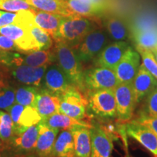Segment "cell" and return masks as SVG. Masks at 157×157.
Wrapping results in <instances>:
<instances>
[{
  "instance_id": "1f68e13d",
  "label": "cell",
  "mask_w": 157,
  "mask_h": 157,
  "mask_svg": "<svg viewBox=\"0 0 157 157\" xmlns=\"http://www.w3.org/2000/svg\"><path fill=\"white\" fill-rule=\"evenodd\" d=\"M136 50L140 54L143 66L157 79V60L152 51L140 47H136Z\"/></svg>"
},
{
  "instance_id": "9a60e30c",
  "label": "cell",
  "mask_w": 157,
  "mask_h": 157,
  "mask_svg": "<svg viewBox=\"0 0 157 157\" xmlns=\"http://www.w3.org/2000/svg\"><path fill=\"white\" fill-rule=\"evenodd\" d=\"M132 84L135 101L136 103H138L157 87V79L141 63Z\"/></svg>"
},
{
  "instance_id": "836d02e7",
  "label": "cell",
  "mask_w": 157,
  "mask_h": 157,
  "mask_svg": "<svg viewBox=\"0 0 157 157\" xmlns=\"http://www.w3.org/2000/svg\"><path fill=\"white\" fill-rule=\"evenodd\" d=\"M25 0H0V10L8 12H17L25 10H33Z\"/></svg>"
},
{
  "instance_id": "484cf974",
  "label": "cell",
  "mask_w": 157,
  "mask_h": 157,
  "mask_svg": "<svg viewBox=\"0 0 157 157\" xmlns=\"http://www.w3.org/2000/svg\"><path fill=\"white\" fill-rule=\"evenodd\" d=\"M35 9L56 13L63 16L74 15L68 9L65 0H25Z\"/></svg>"
},
{
  "instance_id": "3957f363",
  "label": "cell",
  "mask_w": 157,
  "mask_h": 157,
  "mask_svg": "<svg viewBox=\"0 0 157 157\" xmlns=\"http://www.w3.org/2000/svg\"><path fill=\"white\" fill-rule=\"evenodd\" d=\"M108 33L101 29H94L73 47L80 61L87 62L98 56L109 44Z\"/></svg>"
},
{
  "instance_id": "ba28073f",
  "label": "cell",
  "mask_w": 157,
  "mask_h": 157,
  "mask_svg": "<svg viewBox=\"0 0 157 157\" xmlns=\"http://www.w3.org/2000/svg\"><path fill=\"white\" fill-rule=\"evenodd\" d=\"M90 109L102 117H117V104L114 89L101 90L92 92L89 98Z\"/></svg>"
},
{
  "instance_id": "277c9868",
  "label": "cell",
  "mask_w": 157,
  "mask_h": 157,
  "mask_svg": "<svg viewBox=\"0 0 157 157\" xmlns=\"http://www.w3.org/2000/svg\"><path fill=\"white\" fill-rule=\"evenodd\" d=\"M60 112L76 119L84 120L86 107L89 104L79 89L71 85L65 93L60 96Z\"/></svg>"
},
{
  "instance_id": "2e32d148",
  "label": "cell",
  "mask_w": 157,
  "mask_h": 157,
  "mask_svg": "<svg viewBox=\"0 0 157 157\" xmlns=\"http://www.w3.org/2000/svg\"><path fill=\"white\" fill-rule=\"evenodd\" d=\"M48 66L33 67L26 65L14 66H12V75L15 79L21 83L26 85L39 87L42 82Z\"/></svg>"
},
{
  "instance_id": "603a6c76",
  "label": "cell",
  "mask_w": 157,
  "mask_h": 157,
  "mask_svg": "<svg viewBox=\"0 0 157 157\" xmlns=\"http://www.w3.org/2000/svg\"><path fill=\"white\" fill-rule=\"evenodd\" d=\"M34 9L17 12H8L0 10V27L10 24L29 26L34 23Z\"/></svg>"
},
{
  "instance_id": "d590c367",
  "label": "cell",
  "mask_w": 157,
  "mask_h": 157,
  "mask_svg": "<svg viewBox=\"0 0 157 157\" xmlns=\"http://www.w3.org/2000/svg\"><path fill=\"white\" fill-rule=\"evenodd\" d=\"M147 109L149 116L157 117V87L147 96Z\"/></svg>"
},
{
  "instance_id": "ab89813d",
  "label": "cell",
  "mask_w": 157,
  "mask_h": 157,
  "mask_svg": "<svg viewBox=\"0 0 157 157\" xmlns=\"http://www.w3.org/2000/svg\"><path fill=\"white\" fill-rule=\"evenodd\" d=\"M2 146V143H1V138H0V148H1Z\"/></svg>"
},
{
  "instance_id": "5b68a950",
  "label": "cell",
  "mask_w": 157,
  "mask_h": 157,
  "mask_svg": "<svg viewBox=\"0 0 157 157\" xmlns=\"http://www.w3.org/2000/svg\"><path fill=\"white\" fill-rule=\"evenodd\" d=\"M119 83L115 71L110 68L98 66L84 72V89L92 92L114 89Z\"/></svg>"
},
{
  "instance_id": "d6a6232c",
  "label": "cell",
  "mask_w": 157,
  "mask_h": 157,
  "mask_svg": "<svg viewBox=\"0 0 157 157\" xmlns=\"http://www.w3.org/2000/svg\"><path fill=\"white\" fill-rule=\"evenodd\" d=\"M13 135V121L10 115L0 111V138L2 141L8 140Z\"/></svg>"
},
{
  "instance_id": "52a82bcc",
  "label": "cell",
  "mask_w": 157,
  "mask_h": 157,
  "mask_svg": "<svg viewBox=\"0 0 157 157\" xmlns=\"http://www.w3.org/2000/svg\"><path fill=\"white\" fill-rule=\"evenodd\" d=\"M31 25L25 26L18 24L5 25L0 27V34L13 39L23 53L31 52L39 50L38 44L31 34Z\"/></svg>"
},
{
  "instance_id": "4dcf8cb0",
  "label": "cell",
  "mask_w": 157,
  "mask_h": 157,
  "mask_svg": "<svg viewBox=\"0 0 157 157\" xmlns=\"http://www.w3.org/2000/svg\"><path fill=\"white\" fill-rule=\"evenodd\" d=\"M30 31L38 44L39 50H49L52 47V36L46 31L35 24V23L31 25Z\"/></svg>"
},
{
  "instance_id": "d4e9b609",
  "label": "cell",
  "mask_w": 157,
  "mask_h": 157,
  "mask_svg": "<svg viewBox=\"0 0 157 157\" xmlns=\"http://www.w3.org/2000/svg\"><path fill=\"white\" fill-rule=\"evenodd\" d=\"M72 14L84 17H94L99 15L105 8L92 2L90 0H65Z\"/></svg>"
},
{
  "instance_id": "ac0fdd59",
  "label": "cell",
  "mask_w": 157,
  "mask_h": 157,
  "mask_svg": "<svg viewBox=\"0 0 157 157\" xmlns=\"http://www.w3.org/2000/svg\"><path fill=\"white\" fill-rule=\"evenodd\" d=\"M60 96L55 95L50 91H41L38 93L34 108L37 110L42 119L54 113L60 112Z\"/></svg>"
},
{
  "instance_id": "cb8c5ba5",
  "label": "cell",
  "mask_w": 157,
  "mask_h": 157,
  "mask_svg": "<svg viewBox=\"0 0 157 157\" xmlns=\"http://www.w3.org/2000/svg\"><path fill=\"white\" fill-rule=\"evenodd\" d=\"M51 155L60 157H71L75 156L74 143L70 129H63L55 141Z\"/></svg>"
},
{
  "instance_id": "7402d4cb",
  "label": "cell",
  "mask_w": 157,
  "mask_h": 157,
  "mask_svg": "<svg viewBox=\"0 0 157 157\" xmlns=\"http://www.w3.org/2000/svg\"><path fill=\"white\" fill-rule=\"evenodd\" d=\"M105 27L109 36L113 41H125L130 35L127 23L117 15L108 17L105 21Z\"/></svg>"
},
{
  "instance_id": "5bb4252c",
  "label": "cell",
  "mask_w": 157,
  "mask_h": 157,
  "mask_svg": "<svg viewBox=\"0 0 157 157\" xmlns=\"http://www.w3.org/2000/svg\"><path fill=\"white\" fill-rule=\"evenodd\" d=\"M56 56L49 50H39L31 52L26 56H21L18 53H13L11 60L10 66H26L33 67H41V66H48L53 62Z\"/></svg>"
},
{
  "instance_id": "9c48e42d",
  "label": "cell",
  "mask_w": 157,
  "mask_h": 157,
  "mask_svg": "<svg viewBox=\"0 0 157 157\" xmlns=\"http://www.w3.org/2000/svg\"><path fill=\"white\" fill-rule=\"evenodd\" d=\"M140 64V56L139 52L129 46L114 68L119 83L132 82Z\"/></svg>"
},
{
  "instance_id": "7c38bea8",
  "label": "cell",
  "mask_w": 157,
  "mask_h": 157,
  "mask_svg": "<svg viewBox=\"0 0 157 157\" xmlns=\"http://www.w3.org/2000/svg\"><path fill=\"white\" fill-rule=\"evenodd\" d=\"M93 157H109L113 150V137L101 127L90 128Z\"/></svg>"
},
{
  "instance_id": "8992f818",
  "label": "cell",
  "mask_w": 157,
  "mask_h": 157,
  "mask_svg": "<svg viewBox=\"0 0 157 157\" xmlns=\"http://www.w3.org/2000/svg\"><path fill=\"white\" fill-rule=\"evenodd\" d=\"M114 95L117 118L121 121H129L137 104L132 82L118 84L114 88Z\"/></svg>"
},
{
  "instance_id": "f1b7e54d",
  "label": "cell",
  "mask_w": 157,
  "mask_h": 157,
  "mask_svg": "<svg viewBox=\"0 0 157 157\" xmlns=\"http://www.w3.org/2000/svg\"><path fill=\"white\" fill-rule=\"evenodd\" d=\"M17 136L14 140L15 146L27 151L35 148L38 137V124L28 127Z\"/></svg>"
},
{
  "instance_id": "4fadbf2b",
  "label": "cell",
  "mask_w": 157,
  "mask_h": 157,
  "mask_svg": "<svg viewBox=\"0 0 157 157\" xmlns=\"http://www.w3.org/2000/svg\"><path fill=\"white\" fill-rule=\"evenodd\" d=\"M44 82L48 91L58 96L63 95L73 85L58 65H52L47 68Z\"/></svg>"
},
{
  "instance_id": "8d00e7d4",
  "label": "cell",
  "mask_w": 157,
  "mask_h": 157,
  "mask_svg": "<svg viewBox=\"0 0 157 157\" xmlns=\"http://www.w3.org/2000/svg\"><path fill=\"white\" fill-rule=\"evenodd\" d=\"M0 50L17 51L21 52V50L13 39L2 34H0Z\"/></svg>"
},
{
  "instance_id": "ffe728a7",
  "label": "cell",
  "mask_w": 157,
  "mask_h": 157,
  "mask_svg": "<svg viewBox=\"0 0 157 157\" xmlns=\"http://www.w3.org/2000/svg\"><path fill=\"white\" fill-rule=\"evenodd\" d=\"M72 133L74 143L75 156L78 157L91 156V135L90 128L77 126L70 129Z\"/></svg>"
},
{
  "instance_id": "44dd1931",
  "label": "cell",
  "mask_w": 157,
  "mask_h": 157,
  "mask_svg": "<svg viewBox=\"0 0 157 157\" xmlns=\"http://www.w3.org/2000/svg\"><path fill=\"white\" fill-rule=\"evenodd\" d=\"M41 121L46 124L49 127L58 129H71L73 127L77 126L86 127L88 128L93 127L87 121L74 119L60 112L56 113L50 117L42 119Z\"/></svg>"
},
{
  "instance_id": "f35d334b",
  "label": "cell",
  "mask_w": 157,
  "mask_h": 157,
  "mask_svg": "<svg viewBox=\"0 0 157 157\" xmlns=\"http://www.w3.org/2000/svg\"><path fill=\"white\" fill-rule=\"evenodd\" d=\"M151 50L152 51V52H153V53H154L155 58H156V60H157V47H156V48L151 49Z\"/></svg>"
},
{
  "instance_id": "83f0119b",
  "label": "cell",
  "mask_w": 157,
  "mask_h": 157,
  "mask_svg": "<svg viewBox=\"0 0 157 157\" xmlns=\"http://www.w3.org/2000/svg\"><path fill=\"white\" fill-rule=\"evenodd\" d=\"M130 36L136 47L149 50L157 47V28L132 31Z\"/></svg>"
},
{
  "instance_id": "e575fe53",
  "label": "cell",
  "mask_w": 157,
  "mask_h": 157,
  "mask_svg": "<svg viewBox=\"0 0 157 157\" xmlns=\"http://www.w3.org/2000/svg\"><path fill=\"white\" fill-rule=\"evenodd\" d=\"M15 101V91L7 85L0 87V109H6L11 107Z\"/></svg>"
},
{
  "instance_id": "7a4b0ae2",
  "label": "cell",
  "mask_w": 157,
  "mask_h": 157,
  "mask_svg": "<svg viewBox=\"0 0 157 157\" xmlns=\"http://www.w3.org/2000/svg\"><path fill=\"white\" fill-rule=\"evenodd\" d=\"M96 26L91 20L78 15L64 16L55 40L74 46Z\"/></svg>"
},
{
  "instance_id": "6da1fadb",
  "label": "cell",
  "mask_w": 157,
  "mask_h": 157,
  "mask_svg": "<svg viewBox=\"0 0 157 157\" xmlns=\"http://www.w3.org/2000/svg\"><path fill=\"white\" fill-rule=\"evenodd\" d=\"M55 50L58 66L66 74L71 84L79 90H84V71L81 61L73 47L63 41H57Z\"/></svg>"
},
{
  "instance_id": "4316f807",
  "label": "cell",
  "mask_w": 157,
  "mask_h": 157,
  "mask_svg": "<svg viewBox=\"0 0 157 157\" xmlns=\"http://www.w3.org/2000/svg\"><path fill=\"white\" fill-rule=\"evenodd\" d=\"M42 119V117L34 107L30 105L24 106L16 124L13 125L14 135H18L21 134L28 127L40 122Z\"/></svg>"
},
{
  "instance_id": "e0dca14e",
  "label": "cell",
  "mask_w": 157,
  "mask_h": 157,
  "mask_svg": "<svg viewBox=\"0 0 157 157\" xmlns=\"http://www.w3.org/2000/svg\"><path fill=\"white\" fill-rule=\"evenodd\" d=\"M59 131L60 129L49 127L42 121L38 123V137L35 148L40 156L51 154Z\"/></svg>"
},
{
  "instance_id": "8fae6325",
  "label": "cell",
  "mask_w": 157,
  "mask_h": 157,
  "mask_svg": "<svg viewBox=\"0 0 157 157\" xmlns=\"http://www.w3.org/2000/svg\"><path fill=\"white\" fill-rule=\"evenodd\" d=\"M129 47L126 41H114L104 48L96 59V65L99 67L110 68L114 71Z\"/></svg>"
},
{
  "instance_id": "d6986e66",
  "label": "cell",
  "mask_w": 157,
  "mask_h": 157,
  "mask_svg": "<svg viewBox=\"0 0 157 157\" xmlns=\"http://www.w3.org/2000/svg\"><path fill=\"white\" fill-rule=\"evenodd\" d=\"M34 23L41 29L46 31L52 39L56 38L60 23L64 16L56 13L34 9Z\"/></svg>"
},
{
  "instance_id": "30bf717a",
  "label": "cell",
  "mask_w": 157,
  "mask_h": 157,
  "mask_svg": "<svg viewBox=\"0 0 157 157\" xmlns=\"http://www.w3.org/2000/svg\"><path fill=\"white\" fill-rule=\"evenodd\" d=\"M126 131L129 137L157 156V136L148 126L135 119L127 124Z\"/></svg>"
},
{
  "instance_id": "f546056e",
  "label": "cell",
  "mask_w": 157,
  "mask_h": 157,
  "mask_svg": "<svg viewBox=\"0 0 157 157\" xmlns=\"http://www.w3.org/2000/svg\"><path fill=\"white\" fill-rule=\"evenodd\" d=\"M38 93V89L34 86L20 87L15 92V101L17 103L21 104L24 106L30 105L34 107Z\"/></svg>"
},
{
  "instance_id": "74e56055",
  "label": "cell",
  "mask_w": 157,
  "mask_h": 157,
  "mask_svg": "<svg viewBox=\"0 0 157 157\" xmlns=\"http://www.w3.org/2000/svg\"><path fill=\"white\" fill-rule=\"evenodd\" d=\"M137 120L148 126L157 136V117H153L149 115H143Z\"/></svg>"
}]
</instances>
